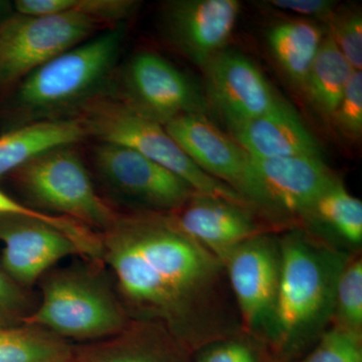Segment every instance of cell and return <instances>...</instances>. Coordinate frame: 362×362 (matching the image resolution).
<instances>
[{"label": "cell", "mask_w": 362, "mask_h": 362, "mask_svg": "<svg viewBox=\"0 0 362 362\" xmlns=\"http://www.w3.org/2000/svg\"><path fill=\"white\" fill-rule=\"evenodd\" d=\"M100 238L101 263L130 320L156 324L188 352L235 332L225 267L169 214H118Z\"/></svg>", "instance_id": "1"}, {"label": "cell", "mask_w": 362, "mask_h": 362, "mask_svg": "<svg viewBox=\"0 0 362 362\" xmlns=\"http://www.w3.org/2000/svg\"><path fill=\"white\" fill-rule=\"evenodd\" d=\"M125 37L124 25L108 28L28 74L0 96V128L74 118L110 89Z\"/></svg>", "instance_id": "2"}, {"label": "cell", "mask_w": 362, "mask_h": 362, "mask_svg": "<svg viewBox=\"0 0 362 362\" xmlns=\"http://www.w3.org/2000/svg\"><path fill=\"white\" fill-rule=\"evenodd\" d=\"M279 245L277 297L266 331L286 356L304 346L332 318L338 277L347 261L302 230L287 233Z\"/></svg>", "instance_id": "3"}, {"label": "cell", "mask_w": 362, "mask_h": 362, "mask_svg": "<svg viewBox=\"0 0 362 362\" xmlns=\"http://www.w3.org/2000/svg\"><path fill=\"white\" fill-rule=\"evenodd\" d=\"M42 301L23 324L63 339L96 342L118 334L130 322L115 288L96 267L71 266L40 280Z\"/></svg>", "instance_id": "4"}, {"label": "cell", "mask_w": 362, "mask_h": 362, "mask_svg": "<svg viewBox=\"0 0 362 362\" xmlns=\"http://www.w3.org/2000/svg\"><path fill=\"white\" fill-rule=\"evenodd\" d=\"M76 118L89 137L138 152L175 173L195 192L252 209L232 187L202 170L163 125L138 113L109 90L86 104Z\"/></svg>", "instance_id": "5"}, {"label": "cell", "mask_w": 362, "mask_h": 362, "mask_svg": "<svg viewBox=\"0 0 362 362\" xmlns=\"http://www.w3.org/2000/svg\"><path fill=\"white\" fill-rule=\"evenodd\" d=\"M33 204L102 233L115 221L113 207L98 194L74 146L59 147L28 162L11 175Z\"/></svg>", "instance_id": "6"}, {"label": "cell", "mask_w": 362, "mask_h": 362, "mask_svg": "<svg viewBox=\"0 0 362 362\" xmlns=\"http://www.w3.org/2000/svg\"><path fill=\"white\" fill-rule=\"evenodd\" d=\"M102 28L78 13L14 14L0 25V96L35 69L96 35Z\"/></svg>", "instance_id": "7"}, {"label": "cell", "mask_w": 362, "mask_h": 362, "mask_svg": "<svg viewBox=\"0 0 362 362\" xmlns=\"http://www.w3.org/2000/svg\"><path fill=\"white\" fill-rule=\"evenodd\" d=\"M337 180L322 157H251L243 197L269 218H308L319 197Z\"/></svg>", "instance_id": "8"}, {"label": "cell", "mask_w": 362, "mask_h": 362, "mask_svg": "<svg viewBox=\"0 0 362 362\" xmlns=\"http://www.w3.org/2000/svg\"><path fill=\"white\" fill-rule=\"evenodd\" d=\"M109 92L143 116L166 125L178 117L206 115V98L187 75L156 52L134 54Z\"/></svg>", "instance_id": "9"}, {"label": "cell", "mask_w": 362, "mask_h": 362, "mask_svg": "<svg viewBox=\"0 0 362 362\" xmlns=\"http://www.w3.org/2000/svg\"><path fill=\"white\" fill-rule=\"evenodd\" d=\"M93 164L106 187L141 207L139 211L171 213L195 194L168 169L118 145L100 142L93 151Z\"/></svg>", "instance_id": "10"}, {"label": "cell", "mask_w": 362, "mask_h": 362, "mask_svg": "<svg viewBox=\"0 0 362 362\" xmlns=\"http://www.w3.org/2000/svg\"><path fill=\"white\" fill-rule=\"evenodd\" d=\"M245 331L265 329L273 314L280 277V245L268 233L247 240L221 261Z\"/></svg>", "instance_id": "11"}, {"label": "cell", "mask_w": 362, "mask_h": 362, "mask_svg": "<svg viewBox=\"0 0 362 362\" xmlns=\"http://www.w3.org/2000/svg\"><path fill=\"white\" fill-rule=\"evenodd\" d=\"M202 71L207 104L226 126L258 118L288 104L258 66L239 52L223 49Z\"/></svg>", "instance_id": "12"}, {"label": "cell", "mask_w": 362, "mask_h": 362, "mask_svg": "<svg viewBox=\"0 0 362 362\" xmlns=\"http://www.w3.org/2000/svg\"><path fill=\"white\" fill-rule=\"evenodd\" d=\"M2 268L21 287L30 288L49 269L70 256H83L70 235L40 218L23 214H0Z\"/></svg>", "instance_id": "13"}, {"label": "cell", "mask_w": 362, "mask_h": 362, "mask_svg": "<svg viewBox=\"0 0 362 362\" xmlns=\"http://www.w3.org/2000/svg\"><path fill=\"white\" fill-rule=\"evenodd\" d=\"M240 11L237 0H175L164 7L163 25L175 49L202 70L226 49Z\"/></svg>", "instance_id": "14"}, {"label": "cell", "mask_w": 362, "mask_h": 362, "mask_svg": "<svg viewBox=\"0 0 362 362\" xmlns=\"http://www.w3.org/2000/svg\"><path fill=\"white\" fill-rule=\"evenodd\" d=\"M168 214L181 232L221 262L240 245L267 233L249 207L199 192Z\"/></svg>", "instance_id": "15"}, {"label": "cell", "mask_w": 362, "mask_h": 362, "mask_svg": "<svg viewBox=\"0 0 362 362\" xmlns=\"http://www.w3.org/2000/svg\"><path fill=\"white\" fill-rule=\"evenodd\" d=\"M164 128L202 170L243 197L251 170V156L230 134L202 114L178 117Z\"/></svg>", "instance_id": "16"}, {"label": "cell", "mask_w": 362, "mask_h": 362, "mask_svg": "<svg viewBox=\"0 0 362 362\" xmlns=\"http://www.w3.org/2000/svg\"><path fill=\"white\" fill-rule=\"evenodd\" d=\"M228 128L230 137L252 158L321 157L318 141L290 104Z\"/></svg>", "instance_id": "17"}, {"label": "cell", "mask_w": 362, "mask_h": 362, "mask_svg": "<svg viewBox=\"0 0 362 362\" xmlns=\"http://www.w3.org/2000/svg\"><path fill=\"white\" fill-rule=\"evenodd\" d=\"M188 354L156 324L130 320L118 334L75 349L74 362H187Z\"/></svg>", "instance_id": "18"}, {"label": "cell", "mask_w": 362, "mask_h": 362, "mask_svg": "<svg viewBox=\"0 0 362 362\" xmlns=\"http://www.w3.org/2000/svg\"><path fill=\"white\" fill-rule=\"evenodd\" d=\"M89 138L78 118L37 121L0 134V178L59 147L75 146Z\"/></svg>", "instance_id": "19"}, {"label": "cell", "mask_w": 362, "mask_h": 362, "mask_svg": "<svg viewBox=\"0 0 362 362\" xmlns=\"http://www.w3.org/2000/svg\"><path fill=\"white\" fill-rule=\"evenodd\" d=\"M324 37L321 28L304 21L279 23L267 35L269 49L279 68L302 90Z\"/></svg>", "instance_id": "20"}, {"label": "cell", "mask_w": 362, "mask_h": 362, "mask_svg": "<svg viewBox=\"0 0 362 362\" xmlns=\"http://www.w3.org/2000/svg\"><path fill=\"white\" fill-rule=\"evenodd\" d=\"M354 71L327 33L312 64L303 92L317 110L332 118Z\"/></svg>", "instance_id": "21"}, {"label": "cell", "mask_w": 362, "mask_h": 362, "mask_svg": "<svg viewBox=\"0 0 362 362\" xmlns=\"http://www.w3.org/2000/svg\"><path fill=\"white\" fill-rule=\"evenodd\" d=\"M75 347L28 324L0 326V362H74Z\"/></svg>", "instance_id": "22"}, {"label": "cell", "mask_w": 362, "mask_h": 362, "mask_svg": "<svg viewBox=\"0 0 362 362\" xmlns=\"http://www.w3.org/2000/svg\"><path fill=\"white\" fill-rule=\"evenodd\" d=\"M308 218L324 223L350 245L361 244L362 202L350 194L339 180L319 197Z\"/></svg>", "instance_id": "23"}, {"label": "cell", "mask_w": 362, "mask_h": 362, "mask_svg": "<svg viewBox=\"0 0 362 362\" xmlns=\"http://www.w3.org/2000/svg\"><path fill=\"white\" fill-rule=\"evenodd\" d=\"M335 327L362 334V261L349 259L338 277L333 316Z\"/></svg>", "instance_id": "24"}, {"label": "cell", "mask_w": 362, "mask_h": 362, "mask_svg": "<svg viewBox=\"0 0 362 362\" xmlns=\"http://www.w3.org/2000/svg\"><path fill=\"white\" fill-rule=\"evenodd\" d=\"M302 362H362V335L334 326Z\"/></svg>", "instance_id": "25"}, {"label": "cell", "mask_w": 362, "mask_h": 362, "mask_svg": "<svg viewBox=\"0 0 362 362\" xmlns=\"http://www.w3.org/2000/svg\"><path fill=\"white\" fill-rule=\"evenodd\" d=\"M330 37L354 71L362 69V18L359 11L334 13L328 21Z\"/></svg>", "instance_id": "26"}, {"label": "cell", "mask_w": 362, "mask_h": 362, "mask_svg": "<svg viewBox=\"0 0 362 362\" xmlns=\"http://www.w3.org/2000/svg\"><path fill=\"white\" fill-rule=\"evenodd\" d=\"M333 121L343 134L352 139H359L362 134V74H352L337 110Z\"/></svg>", "instance_id": "27"}, {"label": "cell", "mask_w": 362, "mask_h": 362, "mask_svg": "<svg viewBox=\"0 0 362 362\" xmlns=\"http://www.w3.org/2000/svg\"><path fill=\"white\" fill-rule=\"evenodd\" d=\"M33 309L26 289L14 282L0 264V326L23 324Z\"/></svg>", "instance_id": "28"}, {"label": "cell", "mask_w": 362, "mask_h": 362, "mask_svg": "<svg viewBox=\"0 0 362 362\" xmlns=\"http://www.w3.org/2000/svg\"><path fill=\"white\" fill-rule=\"evenodd\" d=\"M132 0H75L73 13L84 14L107 28L122 25L135 11Z\"/></svg>", "instance_id": "29"}, {"label": "cell", "mask_w": 362, "mask_h": 362, "mask_svg": "<svg viewBox=\"0 0 362 362\" xmlns=\"http://www.w3.org/2000/svg\"><path fill=\"white\" fill-rule=\"evenodd\" d=\"M197 362H262L259 352L245 340L226 338L209 345Z\"/></svg>", "instance_id": "30"}, {"label": "cell", "mask_w": 362, "mask_h": 362, "mask_svg": "<svg viewBox=\"0 0 362 362\" xmlns=\"http://www.w3.org/2000/svg\"><path fill=\"white\" fill-rule=\"evenodd\" d=\"M264 4H268L267 6L280 11L326 21L327 23L334 16L337 7V2L331 0H270Z\"/></svg>", "instance_id": "31"}, {"label": "cell", "mask_w": 362, "mask_h": 362, "mask_svg": "<svg viewBox=\"0 0 362 362\" xmlns=\"http://www.w3.org/2000/svg\"><path fill=\"white\" fill-rule=\"evenodd\" d=\"M75 0H16V13L28 16H51L73 13Z\"/></svg>", "instance_id": "32"}, {"label": "cell", "mask_w": 362, "mask_h": 362, "mask_svg": "<svg viewBox=\"0 0 362 362\" xmlns=\"http://www.w3.org/2000/svg\"><path fill=\"white\" fill-rule=\"evenodd\" d=\"M23 214V216H33V218H40L47 223L54 221V216L51 214L42 213L33 207L26 206L25 204H21L13 197L7 195L6 192L0 189V214Z\"/></svg>", "instance_id": "33"}, {"label": "cell", "mask_w": 362, "mask_h": 362, "mask_svg": "<svg viewBox=\"0 0 362 362\" xmlns=\"http://www.w3.org/2000/svg\"><path fill=\"white\" fill-rule=\"evenodd\" d=\"M16 13L13 2L7 1V0H0V25L6 23Z\"/></svg>", "instance_id": "34"}]
</instances>
